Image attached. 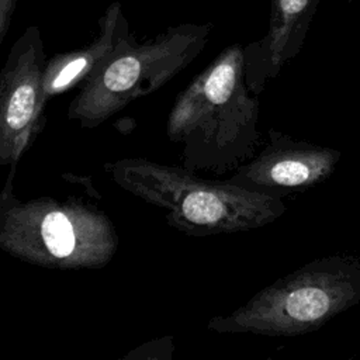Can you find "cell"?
<instances>
[{
	"label": "cell",
	"instance_id": "4",
	"mask_svg": "<svg viewBox=\"0 0 360 360\" xmlns=\"http://www.w3.org/2000/svg\"><path fill=\"white\" fill-rule=\"evenodd\" d=\"M360 302V257L339 253L314 259L259 290L228 315L207 323L218 333L294 338L322 328Z\"/></svg>",
	"mask_w": 360,
	"mask_h": 360
},
{
	"label": "cell",
	"instance_id": "11",
	"mask_svg": "<svg viewBox=\"0 0 360 360\" xmlns=\"http://www.w3.org/2000/svg\"><path fill=\"white\" fill-rule=\"evenodd\" d=\"M15 7H17V0H7L0 6V45L8 31Z\"/></svg>",
	"mask_w": 360,
	"mask_h": 360
},
{
	"label": "cell",
	"instance_id": "6",
	"mask_svg": "<svg viewBox=\"0 0 360 360\" xmlns=\"http://www.w3.org/2000/svg\"><path fill=\"white\" fill-rule=\"evenodd\" d=\"M45 63L41 30L30 25L0 69V166H17L45 125Z\"/></svg>",
	"mask_w": 360,
	"mask_h": 360
},
{
	"label": "cell",
	"instance_id": "12",
	"mask_svg": "<svg viewBox=\"0 0 360 360\" xmlns=\"http://www.w3.org/2000/svg\"><path fill=\"white\" fill-rule=\"evenodd\" d=\"M4 1H7V0H0V6H1Z\"/></svg>",
	"mask_w": 360,
	"mask_h": 360
},
{
	"label": "cell",
	"instance_id": "9",
	"mask_svg": "<svg viewBox=\"0 0 360 360\" xmlns=\"http://www.w3.org/2000/svg\"><path fill=\"white\" fill-rule=\"evenodd\" d=\"M132 35L120 1L111 3L98 20V32L83 48L56 53L46 59L42 87L46 101L79 87L115 49Z\"/></svg>",
	"mask_w": 360,
	"mask_h": 360
},
{
	"label": "cell",
	"instance_id": "8",
	"mask_svg": "<svg viewBox=\"0 0 360 360\" xmlns=\"http://www.w3.org/2000/svg\"><path fill=\"white\" fill-rule=\"evenodd\" d=\"M321 0H271L266 34L243 46L245 82L259 96L269 80L304 46L309 24Z\"/></svg>",
	"mask_w": 360,
	"mask_h": 360
},
{
	"label": "cell",
	"instance_id": "10",
	"mask_svg": "<svg viewBox=\"0 0 360 360\" xmlns=\"http://www.w3.org/2000/svg\"><path fill=\"white\" fill-rule=\"evenodd\" d=\"M174 352V339L172 336L156 338L132 349L131 352L121 356V359H159V360H170Z\"/></svg>",
	"mask_w": 360,
	"mask_h": 360
},
{
	"label": "cell",
	"instance_id": "1",
	"mask_svg": "<svg viewBox=\"0 0 360 360\" xmlns=\"http://www.w3.org/2000/svg\"><path fill=\"white\" fill-rule=\"evenodd\" d=\"M259 100L245 82L243 46H226L176 97L166 134L181 145V166L222 174L255 156Z\"/></svg>",
	"mask_w": 360,
	"mask_h": 360
},
{
	"label": "cell",
	"instance_id": "7",
	"mask_svg": "<svg viewBox=\"0 0 360 360\" xmlns=\"http://www.w3.org/2000/svg\"><path fill=\"white\" fill-rule=\"evenodd\" d=\"M267 136L266 146L236 167L229 183L283 198L323 183L342 159L338 149L294 139L274 128H269Z\"/></svg>",
	"mask_w": 360,
	"mask_h": 360
},
{
	"label": "cell",
	"instance_id": "2",
	"mask_svg": "<svg viewBox=\"0 0 360 360\" xmlns=\"http://www.w3.org/2000/svg\"><path fill=\"white\" fill-rule=\"evenodd\" d=\"M104 170L122 190L162 210L169 226L190 236L263 228L287 211L281 197L201 179L183 166L122 158Z\"/></svg>",
	"mask_w": 360,
	"mask_h": 360
},
{
	"label": "cell",
	"instance_id": "5",
	"mask_svg": "<svg viewBox=\"0 0 360 360\" xmlns=\"http://www.w3.org/2000/svg\"><path fill=\"white\" fill-rule=\"evenodd\" d=\"M211 31V22H183L141 44L129 35L77 87L68 118L96 128L136 98L158 91L202 52Z\"/></svg>",
	"mask_w": 360,
	"mask_h": 360
},
{
	"label": "cell",
	"instance_id": "3",
	"mask_svg": "<svg viewBox=\"0 0 360 360\" xmlns=\"http://www.w3.org/2000/svg\"><path fill=\"white\" fill-rule=\"evenodd\" d=\"M0 190V250L45 269L97 270L118 250L111 218L98 207L77 198L14 194L17 166H10Z\"/></svg>",
	"mask_w": 360,
	"mask_h": 360
}]
</instances>
